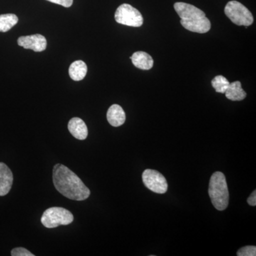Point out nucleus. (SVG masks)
Wrapping results in <instances>:
<instances>
[{
    "instance_id": "nucleus-15",
    "label": "nucleus",
    "mask_w": 256,
    "mask_h": 256,
    "mask_svg": "<svg viewBox=\"0 0 256 256\" xmlns=\"http://www.w3.org/2000/svg\"><path fill=\"white\" fill-rule=\"evenodd\" d=\"M18 18L14 14L0 15V32H6L18 24Z\"/></svg>"
},
{
    "instance_id": "nucleus-14",
    "label": "nucleus",
    "mask_w": 256,
    "mask_h": 256,
    "mask_svg": "<svg viewBox=\"0 0 256 256\" xmlns=\"http://www.w3.org/2000/svg\"><path fill=\"white\" fill-rule=\"evenodd\" d=\"M87 72V65L82 60H76L72 63L68 70L70 78L75 82H79L85 78Z\"/></svg>"
},
{
    "instance_id": "nucleus-3",
    "label": "nucleus",
    "mask_w": 256,
    "mask_h": 256,
    "mask_svg": "<svg viewBox=\"0 0 256 256\" xmlns=\"http://www.w3.org/2000/svg\"><path fill=\"white\" fill-rule=\"evenodd\" d=\"M208 194L213 206L218 210H224L228 206L229 192L225 175L220 172L212 174L210 178Z\"/></svg>"
},
{
    "instance_id": "nucleus-13",
    "label": "nucleus",
    "mask_w": 256,
    "mask_h": 256,
    "mask_svg": "<svg viewBox=\"0 0 256 256\" xmlns=\"http://www.w3.org/2000/svg\"><path fill=\"white\" fill-rule=\"evenodd\" d=\"M225 95L228 100L240 101L246 98L247 94L242 88L240 82H234L232 84L230 82L228 88L226 90Z\"/></svg>"
},
{
    "instance_id": "nucleus-16",
    "label": "nucleus",
    "mask_w": 256,
    "mask_h": 256,
    "mask_svg": "<svg viewBox=\"0 0 256 256\" xmlns=\"http://www.w3.org/2000/svg\"><path fill=\"white\" fill-rule=\"evenodd\" d=\"M229 84L230 82L222 75L217 76L212 80V86L215 89L216 92L220 94H225Z\"/></svg>"
},
{
    "instance_id": "nucleus-12",
    "label": "nucleus",
    "mask_w": 256,
    "mask_h": 256,
    "mask_svg": "<svg viewBox=\"0 0 256 256\" xmlns=\"http://www.w3.org/2000/svg\"><path fill=\"white\" fill-rule=\"evenodd\" d=\"M134 66L142 70H150L153 67L154 60L150 55L144 52H137L130 57Z\"/></svg>"
},
{
    "instance_id": "nucleus-20",
    "label": "nucleus",
    "mask_w": 256,
    "mask_h": 256,
    "mask_svg": "<svg viewBox=\"0 0 256 256\" xmlns=\"http://www.w3.org/2000/svg\"><path fill=\"white\" fill-rule=\"evenodd\" d=\"M248 204L250 206H256V190H254L252 192L250 196L248 198L247 200Z\"/></svg>"
},
{
    "instance_id": "nucleus-1",
    "label": "nucleus",
    "mask_w": 256,
    "mask_h": 256,
    "mask_svg": "<svg viewBox=\"0 0 256 256\" xmlns=\"http://www.w3.org/2000/svg\"><path fill=\"white\" fill-rule=\"evenodd\" d=\"M53 182L57 191L69 200L84 201L90 196V190L65 165L56 164L54 166Z\"/></svg>"
},
{
    "instance_id": "nucleus-11",
    "label": "nucleus",
    "mask_w": 256,
    "mask_h": 256,
    "mask_svg": "<svg viewBox=\"0 0 256 256\" xmlns=\"http://www.w3.org/2000/svg\"><path fill=\"white\" fill-rule=\"evenodd\" d=\"M126 112L120 106L114 104L109 108L107 112V120L114 127H119L126 122Z\"/></svg>"
},
{
    "instance_id": "nucleus-17",
    "label": "nucleus",
    "mask_w": 256,
    "mask_h": 256,
    "mask_svg": "<svg viewBox=\"0 0 256 256\" xmlns=\"http://www.w3.org/2000/svg\"><path fill=\"white\" fill-rule=\"evenodd\" d=\"M238 256H256V247L254 246H248L239 249L237 252Z\"/></svg>"
},
{
    "instance_id": "nucleus-18",
    "label": "nucleus",
    "mask_w": 256,
    "mask_h": 256,
    "mask_svg": "<svg viewBox=\"0 0 256 256\" xmlns=\"http://www.w3.org/2000/svg\"><path fill=\"white\" fill-rule=\"evenodd\" d=\"M11 255L12 256H34L31 252H28V249L24 248H15L12 250Z\"/></svg>"
},
{
    "instance_id": "nucleus-9",
    "label": "nucleus",
    "mask_w": 256,
    "mask_h": 256,
    "mask_svg": "<svg viewBox=\"0 0 256 256\" xmlns=\"http://www.w3.org/2000/svg\"><path fill=\"white\" fill-rule=\"evenodd\" d=\"M13 174L8 165L0 162V196L9 193L13 184Z\"/></svg>"
},
{
    "instance_id": "nucleus-7",
    "label": "nucleus",
    "mask_w": 256,
    "mask_h": 256,
    "mask_svg": "<svg viewBox=\"0 0 256 256\" xmlns=\"http://www.w3.org/2000/svg\"><path fill=\"white\" fill-rule=\"evenodd\" d=\"M142 181L146 188L156 194H164L168 191L166 178L159 172L148 169L142 174Z\"/></svg>"
},
{
    "instance_id": "nucleus-19",
    "label": "nucleus",
    "mask_w": 256,
    "mask_h": 256,
    "mask_svg": "<svg viewBox=\"0 0 256 256\" xmlns=\"http://www.w3.org/2000/svg\"><path fill=\"white\" fill-rule=\"evenodd\" d=\"M47 1L55 3V4L62 5L64 8H70L73 4L74 0H47Z\"/></svg>"
},
{
    "instance_id": "nucleus-8",
    "label": "nucleus",
    "mask_w": 256,
    "mask_h": 256,
    "mask_svg": "<svg viewBox=\"0 0 256 256\" xmlns=\"http://www.w3.org/2000/svg\"><path fill=\"white\" fill-rule=\"evenodd\" d=\"M18 43L26 50H32L36 52H44L47 46L46 38L41 34L20 37Z\"/></svg>"
},
{
    "instance_id": "nucleus-10",
    "label": "nucleus",
    "mask_w": 256,
    "mask_h": 256,
    "mask_svg": "<svg viewBox=\"0 0 256 256\" xmlns=\"http://www.w3.org/2000/svg\"><path fill=\"white\" fill-rule=\"evenodd\" d=\"M68 129L76 139L84 140L86 139L88 130L85 122L79 118H73L68 122Z\"/></svg>"
},
{
    "instance_id": "nucleus-6",
    "label": "nucleus",
    "mask_w": 256,
    "mask_h": 256,
    "mask_svg": "<svg viewBox=\"0 0 256 256\" xmlns=\"http://www.w3.org/2000/svg\"><path fill=\"white\" fill-rule=\"evenodd\" d=\"M114 20L118 23L126 26L140 28L143 24L141 13L130 4H122L116 10Z\"/></svg>"
},
{
    "instance_id": "nucleus-4",
    "label": "nucleus",
    "mask_w": 256,
    "mask_h": 256,
    "mask_svg": "<svg viewBox=\"0 0 256 256\" xmlns=\"http://www.w3.org/2000/svg\"><path fill=\"white\" fill-rule=\"evenodd\" d=\"M74 220V215L68 210L62 207H50L44 212L41 222L46 228H54L58 226L69 225Z\"/></svg>"
},
{
    "instance_id": "nucleus-5",
    "label": "nucleus",
    "mask_w": 256,
    "mask_h": 256,
    "mask_svg": "<svg viewBox=\"0 0 256 256\" xmlns=\"http://www.w3.org/2000/svg\"><path fill=\"white\" fill-rule=\"evenodd\" d=\"M224 12L232 22L238 26H250L254 23V16L248 10L238 1H230L226 5Z\"/></svg>"
},
{
    "instance_id": "nucleus-2",
    "label": "nucleus",
    "mask_w": 256,
    "mask_h": 256,
    "mask_svg": "<svg viewBox=\"0 0 256 256\" xmlns=\"http://www.w3.org/2000/svg\"><path fill=\"white\" fill-rule=\"evenodd\" d=\"M175 11L181 18L183 28L192 32L205 34L210 31V22L202 10L194 5L184 2H176L174 5Z\"/></svg>"
}]
</instances>
